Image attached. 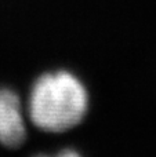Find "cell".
<instances>
[{"label":"cell","instance_id":"obj_1","mask_svg":"<svg viewBox=\"0 0 156 157\" xmlns=\"http://www.w3.org/2000/svg\"><path fill=\"white\" fill-rule=\"evenodd\" d=\"M84 83L65 69L40 75L32 84L28 99V117L46 132H65L83 121L88 110Z\"/></svg>","mask_w":156,"mask_h":157},{"label":"cell","instance_id":"obj_2","mask_svg":"<svg viewBox=\"0 0 156 157\" xmlns=\"http://www.w3.org/2000/svg\"><path fill=\"white\" fill-rule=\"evenodd\" d=\"M21 98L14 90L0 87V144L18 147L26 138V121Z\"/></svg>","mask_w":156,"mask_h":157},{"label":"cell","instance_id":"obj_3","mask_svg":"<svg viewBox=\"0 0 156 157\" xmlns=\"http://www.w3.org/2000/svg\"><path fill=\"white\" fill-rule=\"evenodd\" d=\"M36 157H82L79 155V153L76 152V150L73 149H65V150H61V152H58L57 155L54 156H49V155H39Z\"/></svg>","mask_w":156,"mask_h":157}]
</instances>
